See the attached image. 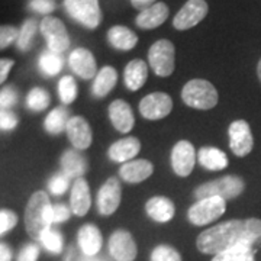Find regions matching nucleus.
Returning <instances> with one entry per match:
<instances>
[{
	"label": "nucleus",
	"instance_id": "nucleus-1",
	"mask_svg": "<svg viewBox=\"0 0 261 261\" xmlns=\"http://www.w3.org/2000/svg\"><path fill=\"white\" fill-rule=\"evenodd\" d=\"M196 245L203 254L218 255L233 248L257 250L261 245V219H233L206 229L197 237Z\"/></svg>",
	"mask_w": 261,
	"mask_h": 261
},
{
	"label": "nucleus",
	"instance_id": "nucleus-2",
	"mask_svg": "<svg viewBox=\"0 0 261 261\" xmlns=\"http://www.w3.org/2000/svg\"><path fill=\"white\" fill-rule=\"evenodd\" d=\"M51 209L53 206L45 192H37L29 199L25 212V228L34 240L41 241L42 233L51 228Z\"/></svg>",
	"mask_w": 261,
	"mask_h": 261
},
{
	"label": "nucleus",
	"instance_id": "nucleus-3",
	"mask_svg": "<svg viewBox=\"0 0 261 261\" xmlns=\"http://www.w3.org/2000/svg\"><path fill=\"white\" fill-rule=\"evenodd\" d=\"M181 99L190 108L207 111L216 106L218 92L214 87V84L209 83L207 80L195 79L185 84L181 90Z\"/></svg>",
	"mask_w": 261,
	"mask_h": 261
},
{
	"label": "nucleus",
	"instance_id": "nucleus-4",
	"mask_svg": "<svg viewBox=\"0 0 261 261\" xmlns=\"http://www.w3.org/2000/svg\"><path fill=\"white\" fill-rule=\"evenodd\" d=\"M148 61L154 73L160 77L173 74L176 65V48L168 39H159L148 51Z\"/></svg>",
	"mask_w": 261,
	"mask_h": 261
},
{
	"label": "nucleus",
	"instance_id": "nucleus-5",
	"mask_svg": "<svg viewBox=\"0 0 261 261\" xmlns=\"http://www.w3.org/2000/svg\"><path fill=\"white\" fill-rule=\"evenodd\" d=\"M64 8L71 18L86 28H97L102 22L99 0H64Z\"/></svg>",
	"mask_w": 261,
	"mask_h": 261
},
{
	"label": "nucleus",
	"instance_id": "nucleus-6",
	"mask_svg": "<svg viewBox=\"0 0 261 261\" xmlns=\"http://www.w3.org/2000/svg\"><path fill=\"white\" fill-rule=\"evenodd\" d=\"M244 180L238 176H226L219 180H214L205 183L200 187H197L195 192V196L200 200L205 197H212L218 196L222 199H233L240 196L244 192Z\"/></svg>",
	"mask_w": 261,
	"mask_h": 261
},
{
	"label": "nucleus",
	"instance_id": "nucleus-7",
	"mask_svg": "<svg viewBox=\"0 0 261 261\" xmlns=\"http://www.w3.org/2000/svg\"><path fill=\"white\" fill-rule=\"evenodd\" d=\"M225 212V199L212 196L197 200L195 205L189 209V219L192 224L197 226L211 224L216 221Z\"/></svg>",
	"mask_w": 261,
	"mask_h": 261
},
{
	"label": "nucleus",
	"instance_id": "nucleus-8",
	"mask_svg": "<svg viewBox=\"0 0 261 261\" xmlns=\"http://www.w3.org/2000/svg\"><path fill=\"white\" fill-rule=\"evenodd\" d=\"M41 34L47 41L48 48L53 53H64L70 47V37L67 34L64 23L58 18L54 16H45L41 20Z\"/></svg>",
	"mask_w": 261,
	"mask_h": 261
},
{
	"label": "nucleus",
	"instance_id": "nucleus-9",
	"mask_svg": "<svg viewBox=\"0 0 261 261\" xmlns=\"http://www.w3.org/2000/svg\"><path fill=\"white\" fill-rule=\"evenodd\" d=\"M207 3L205 0H187L173 19V27L178 31H186L196 27L207 15Z\"/></svg>",
	"mask_w": 261,
	"mask_h": 261
},
{
	"label": "nucleus",
	"instance_id": "nucleus-10",
	"mask_svg": "<svg viewBox=\"0 0 261 261\" xmlns=\"http://www.w3.org/2000/svg\"><path fill=\"white\" fill-rule=\"evenodd\" d=\"M173 109V100L171 97L166 93H151L145 96L140 103V112L144 118L157 121L166 118L168 113Z\"/></svg>",
	"mask_w": 261,
	"mask_h": 261
},
{
	"label": "nucleus",
	"instance_id": "nucleus-11",
	"mask_svg": "<svg viewBox=\"0 0 261 261\" xmlns=\"http://www.w3.org/2000/svg\"><path fill=\"white\" fill-rule=\"evenodd\" d=\"M229 147L238 157H245L254 147L250 125L243 119L232 122L229 125Z\"/></svg>",
	"mask_w": 261,
	"mask_h": 261
},
{
	"label": "nucleus",
	"instance_id": "nucleus-12",
	"mask_svg": "<svg viewBox=\"0 0 261 261\" xmlns=\"http://www.w3.org/2000/svg\"><path fill=\"white\" fill-rule=\"evenodd\" d=\"M109 252L116 261H134L137 258V244L128 231L118 229L109 238Z\"/></svg>",
	"mask_w": 261,
	"mask_h": 261
},
{
	"label": "nucleus",
	"instance_id": "nucleus-13",
	"mask_svg": "<svg viewBox=\"0 0 261 261\" xmlns=\"http://www.w3.org/2000/svg\"><path fill=\"white\" fill-rule=\"evenodd\" d=\"M195 147L189 141H178L171 151V166L176 174L186 177L195 167Z\"/></svg>",
	"mask_w": 261,
	"mask_h": 261
},
{
	"label": "nucleus",
	"instance_id": "nucleus-14",
	"mask_svg": "<svg viewBox=\"0 0 261 261\" xmlns=\"http://www.w3.org/2000/svg\"><path fill=\"white\" fill-rule=\"evenodd\" d=\"M121 203V185L118 178H109L97 195V207L102 215H112Z\"/></svg>",
	"mask_w": 261,
	"mask_h": 261
},
{
	"label": "nucleus",
	"instance_id": "nucleus-15",
	"mask_svg": "<svg viewBox=\"0 0 261 261\" xmlns=\"http://www.w3.org/2000/svg\"><path fill=\"white\" fill-rule=\"evenodd\" d=\"M68 63L75 74L80 75L84 80H90L97 75V67L93 54L86 48H75L70 54Z\"/></svg>",
	"mask_w": 261,
	"mask_h": 261
},
{
	"label": "nucleus",
	"instance_id": "nucleus-16",
	"mask_svg": "<svg viewBox=\"0 0 261 261\" xmlns=\"http://www.w3.org/2000/svg\"><path fill=\"white\" fill-rule=\"evenodd\" d=\"M68 140L77 149H86L92 145V129L83 116H74L67 123Z\"/></svg>",
	"mask_w": 261,
	"mask_h": 261
},
{
	"label": "nucleus",
	"instance_id": "nucleus-17",
	"mask_svg": "<svg viewBox=\"0 0 261 261\" xmlns=\"http://www.w3.org/2000/svg\"><path fill=\"white\" fill-rule=\"evenodd\" d=\"M168 18V6L163 2H157L155 5L147 9L141 10L135 19V23L141 29H154L161 27Z\"/></svg>",
	"mask_w": 261,
	"mask_h": 261
},
{
	"label": "nucleus",
	"instance_id": "nucleus-18",
	"mask_svg": "<svg viewBox=\"0 0 261 261\" xmlns=\"http://www.w3.org/2000/svg\"><path fill=\"white\" fill-rule=\"evenodd\" d=\"M109 118H111V122L115 126V129L123 132V134L129 132L134 128V123H135L130 106L125 100H119V99L111 103Z\"/></svg>",
	"mask_w": 261,
	"mask_h": 261
},
{
	"label": "nucleus",
	"instance_id": "nucleus-19",
	"mask_svg": "<svg viewBox=\"0 0 261 261\" xmlns=\"http://www.w3.org/2000/svg\"><path fill=\"white\" fill-rule=\"evenodd\" d=\"M154 166L148 160H132L125 163L119 170L121 177L128 183H141L152 174Z\"/></svg>",
	"mask_w": 261,
	"mask_h": 261
},
{
	"label": "nucleus",
	"instance_id": "nucleus-20",
	"mask_svg": "<svg viewBox=\"0 0 261 261\" xmlns=\"http://www.w3.org/2000/svg\"><path fill=\"white\" fill-rule=\"evenodd\" d=\"M141 149V142L138 138H123L116 141L109 148V159L116 163H128L134 159Z\"/></svg>",
	"mask_w": 261,
	"mask_h": 261
},
{
	"label": "nucleus",
	"instance_id": "nucleus-21",
	"mask_svg": "<svg viewBox=\"0 0 261 261\" xmlns=\"http://www.w3.org/2000/svg\"><path fill=\"white\" fill-rule=\"evenodd\" d=\"M71 211L79 216H84L89 212L92 199H90V190L89 185L83 177L75 178L74 186L71 189Z\"/></svg>",
	"mask_w": 261,
	"mask_h": 261
},
{
	"label": "nucleus",
	"instance_id": "nucleus-22",
	"mask_svg": "<svg viewBox=\"0 0 261 261\" xmlns=\"http://www.w3.org/2000/svg\"><path fill=\"white\" fill-rule=\"evenodd\" d=\"M79 245L87 257H93L102 248V233L94 225H84L79 231Z\"/></svg>",
	"mask_w": 261,
	"mask_h": 261
},
{
	"label": "nucleus",
	"instance_id": "nucleus-23",
	"mask_svg": "<svg viewBox=\"0 0 261 261\" xmlns=\"http://www.w3.org/2000/svg\"><path fill=\"white\" fill-rule=\"evenodd\" d=\"M145 211L151 219H154L157 222H168L170 219H173L176 209L170 199L163 197V196H155V197H151L147 202Z\"/></svg>",
	"mask_w": 261,
	"mask_h": 261
},
{
	"label": "nucleus",
	"instance_id": "nucleus-24",
	"mask_svg": "<svg viewBox=\"0 0 261 261\" xmlns=\"http://www.w3.org/2000/svg\"><path fill=\"white\" fill-rule=\"evenodd\" d=\"M147 77H148L147 64H145V61H142L140 58L132 60L125 67L123 79H125V84H126V87L129 90H138V89H141L144 86V83H145Z\"/></svg>",
	"mask_w": 261,
	"mask_h": 261
},
{
	"label": "nucleus",
	"instance_id": "nucleus-25",
	"mask_svg": "<svg viewBox=\"0 0 261 261\" xmlns=\"http://www.w3.org/2000/svg\"><path fill=\"white\" fill-rule=\"evenodd\" d=\"M108 41L116 49L129 51V49H132V48L137 45L138 37L129 28L122 27V25H115L108 32Z\"/></svg>",
	"mask_w": 261,
	"mask_h": 261
},
{
	"label": "nucleus",
	"instance_id": "nucleus-26",
	"mask_svg": "<svg viewBox=\"0 0 261 261\" xmlns=\"http://www.w3.org/2000/svg\"><path fill=\"white\" fill-rule=\"evenodd\" d=\"M118 82V73L113 67H103L102 70L97 73L93 83V94L97 97H103L109 93L115 87V84Z\"/></svg>",
	"mask_w": 261,
	"mask_h": 261
},
{
	"label": "nucleus",
	"instance_id": "nucleus-27",
	"mask_svg": "<svg viewBox=\"0 0 261 261\" xmlns=\"http://www.w3.org/2000/svg\"><path fill=\"white\" fill-rule=\"evenodd\" d=\"M199 161L200 164L207 170H224L228 166V157L224 151L214 148V147H205L199 151Z\"/></svg>",
	"mask_w": 261,
	"mask_h": 261
},
{
	"label": "nucleus",
	"instance_id": "nucleus-28",
	"mask_svg": "<svg viewBox=\"0 0 261 261\" xmlns=\"http://www.w3.org/2000/svg\"><path fill=\"white\" fill-rule=\"evenodd\" d=\"M61 166L67 176L80 178L87 170V163L82 154L75 151H67L61 157Z\"/></svg>",
	"mask_w": 261,
	"mask_h": 261
},
{
	"label": "nucleus",
	"instance_id": "nucleus-29",
	"mask_svg": "<svg viewBox=\"0 0 261 261\" xmlns=\"http://www.w3.org/2000/svg\"><path fill=\"white\" fill-rule=\"evenodd\" d=\"M67 116L68 113L64 108H57L53 112L48 113V116L45 118V129L49 134H60L64 129H67Z\"/></svg>",
	"mask_w": 261,
	"mask_h": 261
},
{
	"label": "nucleus",
	"instance_id": "nucleus-30",
	"mask_svg": "<svg viewBox=\"0 0 261 261\" xmlns=\"http://www.w3.org/2000/svg\"><path fill=\"white\" fill-rule=\"evenodd\" d=\"M39 68L45 75H56L63 68V60L57 53L53 51H44L39 57Z\"/></svg>",
	"mask_w": 261,
	"mask_h": 261
},
{
	"label": "nucleus",
	"instance_id": "nucleus-31",
	"mask_svg": "<svg viewBox=\"0 0 261 261\" xmlns=\"http://www.w3.org/2000/svg\"><path fill=\"white\" fill-rule=\"evenodd\" d=\"M254 254L255 251L251 248L240 247V248H233V250L215 255L212 261H255Z\"/></svg>",
	"mask_w": 261,
	"mask_h": 261
},
{
	"label": "nucleus",
	"instance_id": "nucleus-32",
	"mask_svg": "<svg viewBox=\"0 0 261 261\" xmlns=\"http://www.w3.org/2000/svg\"><path fill=\"white\" fill-rule=\"evenodd\" d=\"M37 32V22L34 19H28L23 22L22 28L19 29V38H18V48L20 51H28L32 44L34 35Z\"/></svg>",
	"mask_w": 261,
	"mask_h": 261
},
{
	"label": "nucleus",
	"instance_id": "nucleus-33",
	"mask_svg": "<svg viewBox=\"0 0 261 261\" xmlns=\"http://www.w3.org/2000/svg\"><path fill=\"white\" fill-rule=\"evenodd\" d=\"M58 92H60V99L64 105H70L75 100L77 97V84L71 75H64L60 84H58Z\"/></svg>",
	"mask_w": 261,
	"mask_h": 261
},
{
	"label": "nucleus",
	"instance_id": "nucleus-34",
	"mask_svg": "<svg viewBox=\"0 0 261 261\" xmlns=\"http://www.w3.org/2000/svg\"><path fill=\"white\" fill-rule=\"evenodd\" d=\"M27 103H28L29 109H32V111H37V112L44 111L49 105V94L47 90H44L41 87H35L29 92Z\"/></svg>",
	"mask_w": 261,
	"mask_h": 261
},
{
	"label": "nucleus",
	"instance_id": "nucleus-35",
	"mask_svg": "<svg viewBox=\"0 0 261 261\" xmlns=\"http://www.w3.org/2000/svg\"><path fill=\"white\" fill-rule=\"evenodd\" d=\"M41 243L44 244V247L48 251L54 252V254H60L63 251V237L60 235L58 231L54 229H47L41 237Z\"/></svg>",
	"mask_w": 261,
	"mask_h": 261
},
{
	"label": "nucleus",
	"instance_id": "nucleus-36",
	"mask_svg": "<svg viewBox=\"0 0 261 261\" xmlns=\"http://www.w3.org/2000/svg\"><path fill=\"white\" fill-rule=\"evenodd\" d=\"M151 261H181V255L173 247L159 245L151 254Z\"/></svg>",
	"mask_w": 261,
	"mask_h": 261
},
{
	"label": "nucleus",
	"instance_id": "nucleus-37",
	"mask_svg": "<svg viewBox=\"0 0 261 261\" xmlns=\"http://www.w3.org/2000/svg\"><path fill=\"white\" fill-rule=\"evenodd\" d=\"M19 38V31L15 27H10V25H3L0 29V48L9 47L12 42L18 41Z\"/></svg>",
	"mask_w": 261,
	"mask_h": 261
},
{
	"label": "nucleus",
	"instance_id": "nucleus-38",
	"mask_svg": "<svg viewBox=\"0 0 261 261\" xmlns=\"http://www.w3.org/2000/svg\"><path fill=\"white\" fill-rule=\"evenodd\" d=\"M18 224V216L9 209H2L0 212V233H6Z\"/></svg>",
	"mask_w": 261,
	"mask_h": 261
},
{
	"label": "nucleus",
	"instance_id": "nucleus-39",
	"mask_svg": "<svg viewBox=\"0 0 261 261\" xmlns=\"http://www.w3.org/2000/svg\"><path fill=\"white\" fill-rule=\"evenodd\" d=\"M70 176H67V174H57L56 177L53 178L51 181H49V190L54 193V195L60 196L64 193L65 190H67V187H68V181H70Z\"/></svg>",
	"mask_w": 261,
	"mask_h": 261
},
{
	"label": "nucleus",
	"instance_id": "nucleus-40",
	"mask_svg": "<svg viewBox=\"0 0 261 261\" xmlns=\"http://www.w3.org/2000/svg\"><path fill=\"white\" fill-rule=\"evenodd\" d=\"M28 6L31 10L37 13H42V15H48L56 9L54 0H29Z\"/></svg>",
	"mask_w": 261,
	"mask_h": 261
},
{
	"label": "nucleus",
	"instance_id": "nucleus-41",
	"mask_svg": "<svg viewBox=\"0 0 261 261\" xmlns=\"http://www.w3.org/2000/svg\"><path fill=\"white\" fill-rule=\"evenodd\" d=\"M18 100V93L15 92L13 87H5L0 94V105L3 108V111L9 109L10 106H13Z\"/></svg>",
	"mask_w": 261,
	"mask_h": 261
},
{
	"label": "nucleus",
	"instance_id": "nucleus-42",
	"mask_svg": "<svg viewBox=\"0 0 261 261\" xmlns=\"http://www.w3.org/2000/svg\"><path fill=\"white\" fill-rule=\"evenodd\" d=\"M70 218V211L64 205H54L51 209V224H60Z\"/></svg>",
	"mask_w": 261,
	"mask_h": 261
},
{
	"label": "nucleus",
	"instance_id": "nucleus-43",
	"mask_svg": "<svg viewBox=\"0 0 261 261\" xmlns=\"http://www.w3.org/2000/svg\"><path fill=\"white\" fill-rule=\"evenodd\" d=\"M18 125V118L16 115L10 111H2L0 113V126L3 130H12Z\"/></svg>",
	"mask_w": 261,
	"mask_h": 261
},
{
	"label": "nucleus",
	"instance_id": "nucleus-44",
	"mask_svg": "<svg viewBox=\"0 0 261 261\" xmlns=\"http://www.w3.org/2000/svg\"><path fill=\"white\" fill-rule=\"evenodd\" d=\"M38 255H39V248L37 245H27L19 252L18 261H37Z\"/></svg>",
	"mask_w": 261,
	"mask_h": 261
},
{
	"label": "nucleus",
	"instance_id": "nucleus-45",
	"mask_svg": "<svg viewBox=\"0 0 261 261\" xmlns=\"http://www.w3.org/2000/svg\"><path fill=\"white\" fill-rule=\"evenodd\" d=\"M15 61L13 60H9V58H2L0 61V82H5L6 77L9 74L10 68L13 67Z\"/></svg>",
	"mask_w": 261,
	"mask_h": 261
},
{
	"label": "nucleus",
	"instance_id": "nucleus-46",
	"mask_svg": "<svg viewBox=\"0 0 261 261\" xmlns=\"http://www.w3.org/2000/svg\"><path fill=\"white\" fill-rule=\"evenodd\" d=\"M155 2H157V0H130L132 6L140 10L147 9V8H149V6L155 5Z\"/></svg>",
	"mask_w": 261,
	"mask_h": 261
},
{
	"label": "nucleus",
	"instance_id": "nucleus-47",
	"mask_svg": "<svg viewBox=\"0 0 261 261\" xmlns=\"http://www.w3.org/2000/svg\"><path fill=\"white\" fill-rule=\"evenodd\" d=\"M0 255H2L0 261H10V258H12V251L6 244L0 245Z\"/></svg>",
	"mask_w": 261,
	"mask_h": 261
},
{
	"label": "nucleus",
	"instance_id": "nucleus-48",
	"mask_svg": "<svg viewBox=\"0 0 261 261\" xmlns=\"http://www.w3.org/2000/svg\"><path fill=\"white\" fill-rule=\"evenodd\" d=\"M257 74H258V79H260L261 82V58L260 61H258V65H257Z\"/></svg>",
	"mask_w": 261,
	"mask_h": 261
},
{
	"label": "nucleus",
	"instance_id": "nucleus-49",
	"mask_svg": "<svg viewBox=\"0 0 261 261\" xmlns=\"http://www.w3.org/2000/svg\"><path fill=\"white\" fill-rule=\"evenodd\" d=\"M71 257H73V250H70V251H68V255H67L65 261H71Z\"/></svg>",
	"mask_w": 261,
	"mask_h": 261
},
{
	"label": "nucleus",
	"instance_id": "nucleus-50",
	"mask_svg": "<svg viewBox=\"0 0 261 261\" xmlns=\"http://www.w3.org/2000/svg\"><path fill=\"white\" fill-rule=\"evenodd\" d=\"M86 261H97V260H93V258H92V260H86Z\"/></svg>",
	"mask_w": 261,
	"mask_h": 261
}]
</instances>
